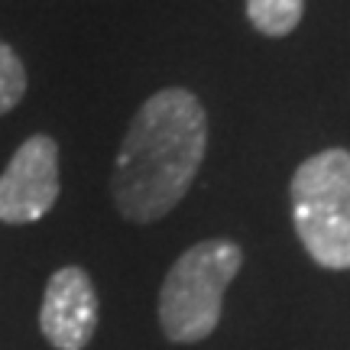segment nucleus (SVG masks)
<instances>
[{"mask_svg": "<svg viewBox=\"0 0 350 350\" xmlns=\"http://www.w3.org/2000/svg\"><path fill=\"white\" fill-rule=\"evenodd\" d=\"M208 150V113L188 88H163L139 104L113 159L111 195L120 217L152 224L191 188Z\"/></svg>", "mask_w": 350, "mask_h": 350, "instance_id": "f257e3e1", "label": "nucleus"}, {"mask_svg": "<svg viewBox=\"0 0 350 350\" xmlns=\"http://www.w3.org/2000/svg\"><path fill=\"white\" fill-rule=\"evenodd\" d=\"M243 266L234 240L214 237L188 247L159 288V325L172 344H198L221 325L224 292Z\"/></svg>", "mask_w": 350, "mask_h": 350, "instance_id": "f03ea898", "label": "nucleus"}, {"mask_svg": "<svg viewBox=\"0 0 350 350\" xmlns=\"http://www.w3.org/2000/svg\"><path fill=\"white\" fill-rule=\"evenodd\" d=\"M292 224L305 253L325 269H350V152L334 146L295 169Z\"/></svg>", "mask_w": 350, "mask_h": 350, "instance_id": "7ed1b4c3", "label": "nucleus"}, {"mask_svg": "<svg viewBox=\"0 0 350 350\" xmlns=\"http://www.w3.org/2000/svg\"><path fill=\"white\" fill-rule=\"evenodd\" d=\"M59 143L33 133L0 172V221L33 224L46 217L59 201Z\"/></svg>", "mask_w": 350, "mask_h": 350, "instance_id": "20e7f679", "label": "nucleus"}, {"mask_svg": "<svg viewBox=\"0 0 350 350\" xmlns=\"http://www.w3.org/2000/svg\"><path fill=\"white\" fill-rule=\"evenodd\" d=\"M98 292L81 266H62L46 282L39 331L55 350H85L98 331Z\"/></svg>", "mask_w": 350, "mask_h": 350, "instance_id": "39448f33", "label": "nucleus"}, {"mask_svg": "<svg viewBox=\"0 0 350 350\" xmlns=\"http://www.w3.org/2000/svg\"><path fill=\"white\" fill-rule=\"evenodd\" d=\"M305 16V0H247V20L256 33L282 39L295 33Z\"/></svg>", "mask_w": 350, "mask_h": 350, "instance_id": "423d86ee", "label": "nucleus"}, {"mask_svg": "<svg viewBox=\"0 0 350 350\" xmlns=\"http://www.w3.org/2000/svg\"><path fill=\"white\" fill-rule=\"evenodd\" d=\"M26 94V68L13 46L0 39V117L10 113Z\"/></svg>", "mask_w": 350, "mask_h": 350, "instance_id": "0eeeda50", "label": "nucleus"}]
</instances>
